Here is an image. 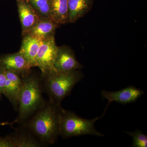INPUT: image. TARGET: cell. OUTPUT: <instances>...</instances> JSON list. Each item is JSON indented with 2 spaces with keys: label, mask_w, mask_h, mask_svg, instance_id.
<instances>
[{
  "label": "cell",
  "mask_w": 147,
  "mask_h": 147,
  "mask_svg": "<svg viewBox=\"0 0 147 147\" xmlns=\"http://www.w3.org/2000/svg\"><path fill=\"white\" fill-rule=\"evenodd\" d=\"M24 1L32 7L40 18H50L51 0Z\"/></svg>",
  "instance_id": "16"
},
{
  "label": "cell",
  "mask_w": 147,
  "mask_h": 147,
  "mask_svg": "<svg viewBox=\"0 0 147 147\" xmlns=\"http://www.w3.org/2000/svg\"><path fill=\"white\" fill-rule=\"evenodd\" d=\"M59 26L51 18H40L27 34L42 41L54 35Z\"/></svg>",
  "instance_id": "13"
},
{
  "label": "cell",
  "mask_w": 147,
  "mask_h": 147,
  "mask_svg": "<svg viewBox=\"0 0 147 147\" xmlns=\"http://www.w3.org/2000/svg\"><path fill=\"white\" fill-rule=\"evenodd\" d=\"M84 74L79 70L61 72L54 71L42 76L43 90L49 99L61 104L64 98L70 94L77 83L84 78Z\"/></svg>",
  "instance_id": "3"
},
{
  "label": "cell",
  "mask_w": 147,
  "mask_h": 147,
  "mask_svg": "<svg viewBox=\"0 0 147 147\" xmlns=\"http://www.w3.org/2000/svg\"><path fill=\"white\" fill-rule=\"evenodd\" d=\"M9 136L12 147H40L45 145L24 126L17 129L15 132Z\"/></svg>",
  "instance_id": "11"
},
{
  "label": "cell",
  "mask_w": 147,
  "mask_h": 147,
  "mask_svg": "<svg viewBox=\"0 0 147 147\" xmlns=\"http://www.w3.org/2000/svg\"><path fill=\"white\" fill-rule=\"evenodd\" d=\"M23 78L24 82L18 98V115L14 121L21 125L42 107L46 101L42 96V78L31 72Z\"/></svg>",
  "instance_id": "2"
},
{
  "label": "cell",
  "mask_w": 147,
  "mask_h": 147,
  "mask_svg": "<svg viewBox=\"0 0 147 147\" xmlns=\"http://www.w3.org/2000/svg\"><path fill=\"white\" fill-rule=\"evenodd\" d=\"M1 96H2V94L1 93H0V98H1Z\"/></svg>",
  "instance_id": "20"
},
{
  "label": "cell",
  "mask_w": 147,
  "mask_h": 147,
  "mask_svg": "<svg viewBox=\"0 0 147 147\" xmlns=\"http://www.w3.org/2000/svg\"><path fill=\"white\" fill-rule=\"evenodd\" d=\"M50 18L59 25L68 23V0H51Z\"/></svg>",
  "instance_id": "15"
},
{
  "label": "cell",
  "mask_w": 147,
  "mask_h": 147,
  "mask_svg": "<svg viewBox=\"0 0 147 147\" xmlns=\"http://www.w3.org/2000/svg\"><path fill=\"white\" fill-rule=\"evenodd\" d=\"M58 48L55 35L42 40L36 57L37 67L40 69L42 76L56 71L54 64Z\"/></svg>",
  "instance_id": "5"
},
{
  "label": "cell",
  "mask_w": 147,
  "mask_h": 147,
  "mask_svg": "<svg viewBox=\"0 0 147 147\" xmlns=\"http://www.w3.org/2000/svg\"><path fill=\"white\" fill-rule=\"evenodd\" d=\"M42 40L27 34L23 36L19 52L25 57L32 67H37L36 57Z\"/></svg>",
  "instance_id": "12"
},
{
  "label": "cell",
  "mask_w": 147,
  "mask_h": 147,
  "mask_svg": "<svg viewBox=\"0 0 147 147\" xmlns=\"http://www.w3.org/2000/svg\"><path fill=\"white\" fill-rule=\"evenodd\" d=\"M5 75L6 80L3 94L10 101L15 110H17L24 78L19 74L9 70H5Z\"/></svg>",
  "instance_id": "9"
},
{
  "label": "cell",
  "mask_w": 147,
  "mask_h": 147,
  "mask_svg": "<svg viewBox=\"0 0 147 147\" xmlns=\"http://www.w3.org/2000/svg\"><path fill=\"white\" fill-rule=\"evenodd\" d=\"M101 118L85 119L74 112L63 109L61 115L60 135L65 139L85 135L103 137L104 134L98 131L94 125L96 121Z\"/></svg>",
  "instance_id": "4"
},
{
  "label": "cell",
  "mask_w": 147,
  "mask_h": 147,
  "mask_svg": "<svg viewBox=\"0 0 147 147\" xmlns=\"http://www.w3.org/2000/svg\"><path fill=\"white\" fill-rule=\"evenodd\" d=\"M125 133L132 137V147H147V136L139 129L134 131H125Z\"/></svg>",
  "instance_id": "17"
},
{
  "label": "cell",
  "mask_w": 147,
  "mask_h": 147,
  "mask_svg": "<svg viewBox=\"0 0 147 147\" xmlns=\"http://www.w3.org/2000/svg\"><path fill=\"white\" fill-rule=\"evenodd\" d=\"M15 123L14 122H13L9 123L8 122H1L0 123V126H3V125H11ZM0 138H1V137H0Z\"/></svg>",
  "instance_id": "19"
},
{
  "label": "cell",
  "mask_w": 147,
  "mask_h": 147,
  "mask_svg": "<svg viewBox=\"0 0 147 147\" xmlns=\"http://www.w3.org/2000/svg\"><path fill=\"white\" fill-rule=\"evenodd\" d=\"M54 66L56 71L61 72H70L83 67L76 60L73 51L65 46L58 47Z\"/></svg>",
  "instance_id": "7"
},
{
  "label": "cell",
  "mask_w": 147,
  "mask_h": 147,
  "mask_svg": "<svg viewBox=\"0 0 147 147\" xmlns=\"http://www.w3.org/2000/svg\"><path fill=\"white\" fill-rule=\"evenodd\" d=\"M93 0H68V23H74L91 8Z\"/></svg>",
  "instance_id": "14"
},
{
  "label": "cell",
  "mask_w": 147,
  "mask_h": 147,
  "mask_svg": "<svg viewBox=\"0 0 147 147\" xmlns=\"http://www.w3.org/2000/svg\"><path fill=\"white\" fill-rule=\"evenodd\" d=\"M0 66L5 70L14 71L24 76L30 72L32 67L20 52L0 56Z\"/></svg>",
  "instance_id": "8"
},
{
  "label": "cell",
  "mask_w": 147,
  "mask_h": 147,
  "mask_svg": "<svg viewBox=\"0 0 147 147\" xmlns=\"http://www.w3.org/2000/svg\"><path fill=\"white\" fill-rule=\"evenodd\" d=\"M144 94V92L134 86H128L123 89L116 92H108L102 90L101 92L102 97L108 100V103L103 112L105 115L108 106L112 102H116L122 104H126L135 102Z\"/></svg>",
  "instance_id": "6"
},
{
  "label": "cell",
  "mask_w": 147,
  "mask_h": 147,
  "mask_svg": "<svg viewBox=\"0 0 147 147\" xmlns=\"http://www.w3.org/2000/svg\"><path fill=\"white\" fill-rule=\"evenodd\" d=\"M6 80L5 70L0 66V93L2 94L4 90Z\"/></svg>",
  "instance_id": "18"
},
{
  "label": "cell",
  "mask_w": 147,
  "mask_h": 147,
  "mask_svg": "<svg viewBox=\"0 0 147 147\" xmlns=\"http://www.w3.org/2000/svg\"><path fill=\"white\" fill-rule=\"evenodd\" d=\"M16 1L22 27V36H23L28 33L40 17L32 7L24 0Z\"/></svg>",
  "instance_id": "10"
},
{
  "label": "cell",
  "mask_w": 147,
  "mask_h": 147,
  "mask_svg": "<svg viewBox=\"0 0 147 147\" xmlns=\"http://www.w3.org/2000/svg\"><path fill=\"white\" fill-rule=\"evenodd\" d=\"M61 104L49 99L22 125L36 136L44 145L53 144L60 136Z\"/></svg>",
  "instance_id": "1"
}]
</instances>
